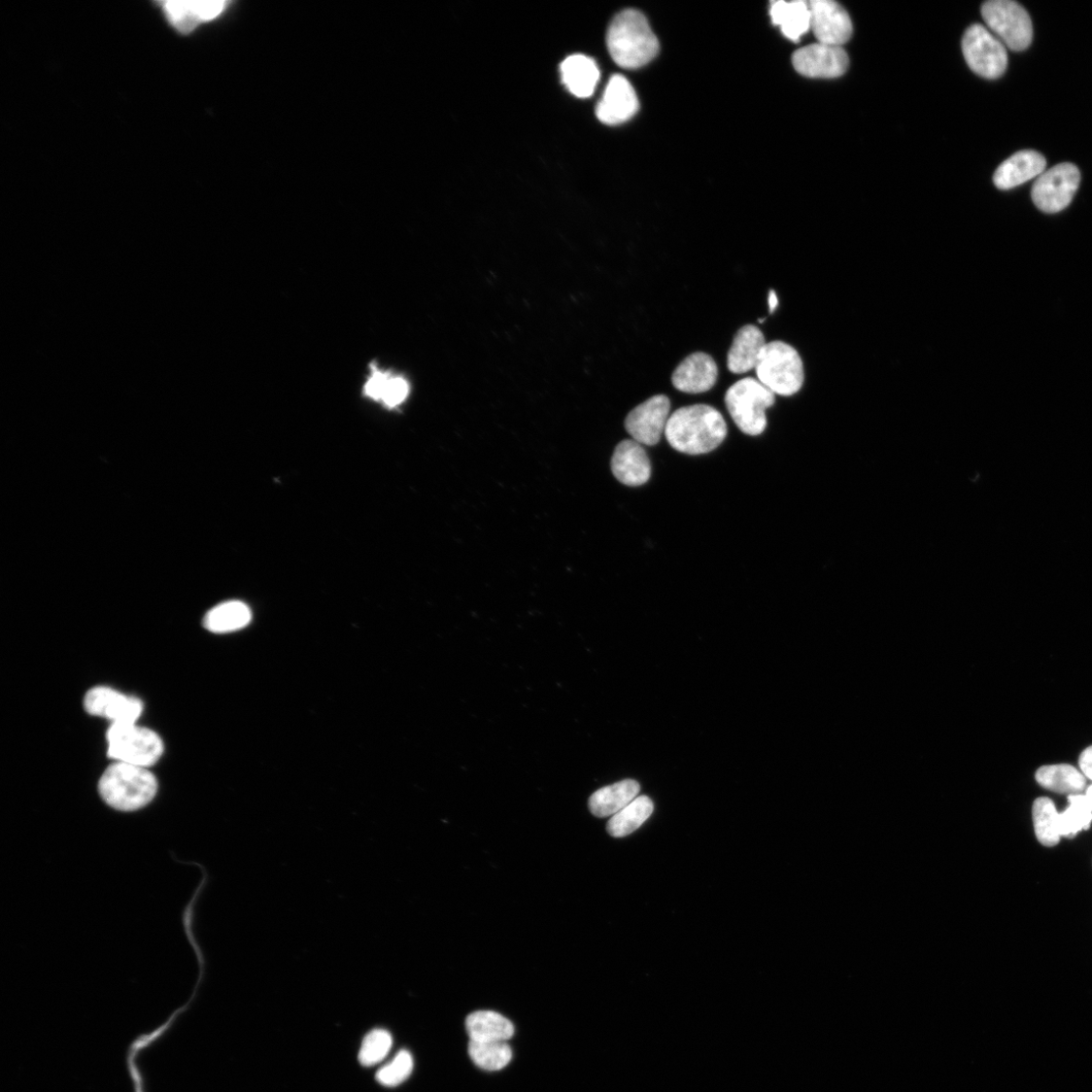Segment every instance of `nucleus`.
Here are the masks:
<instances>
[{"instance_id": "30", "label": "nucleus", "mask_w": 1092, "mask_h": 1092, "mask_svg": "<svg viewBox=\"0 0 1092 1092\" xmlns=\"http://www.w3.org/2000/svg\"><path fill=\"white\" fill-rule=\"evenodd\" d=\"M468 1055L476 1066L487 1071H498L512 1060V1049L507 1042L468 1043Z\"/></svg>"}, {"instance_id": "26", "label": "nucleus", "mask_w": 1092, "mask_h": 1092, "mask_svg": "<svg viewBox=\"0 0 1092 1092\" xmlns=\"http://www.w3.org/2000/svg\"><path fill=\"white\" fill-rule=\"evenodd\" d=\"M251 620V610L246 603L228 601L207 613L203 619V627L214 633H228L246 628Z\"/></svg>"}, {"instance_id": "6", "label": "nucleus", "mask_w": 1092, "mask_h": 1092, "mask_svg": "<svg viewBox=\"0 0 1092 1092\" xmlns=\"http://www.w3.org/2000/svg\"><path fill=\"white\" fill-rule=\"evenodd\" d=\"M107 740L108 756L114 762L149 769L164 752L161 737L136 724H112Z\"/></svg>"}, {"instance_id": "5", "label": "nucleus", "mask_w": 1092, "mask_h": 1092, "mask_svg": "<svg viewBox=\"0 0 1092 1092\" xmlns=\"http://www.w3.org/2000/svg\"><path fill=\"white\" fill-rule=\"evenodd\" d=\"M728 411L738 429L746 435H761L767 427L766 410L776 402V395L758 379L745 378L727 392Z\"/></svg>"}, {"instance_id": "1", "label": "nucleus", "mask_w": 1092, "mask_h": 1092, "mask_svg": "<svg viewBox=\"0 0 1092 1092\" xmlns=\"http://www.w3.org/2000/svg\"><path fill=\"white\" fill-rule=\"evenodd\" d=\"M665 436L679 453L705 455L722 445L728 436V425L718 409L706 404L691 405L671 414Z\"/></svg>"}, {"instance_id": "25", "label": "nucleus", "mask_w": 1092, "mask_h": 1092, "mask_svg": "<svg viewBox=\"0 0 1092 1092\" xmlns=\"http://www.w3.org/2000/svg\"><path fill=\"white\" fill-rule=\"evenodd\" d=\"M1036 780L1043 789L1069 796L1081 794L1086 787L1083 773L1068 764L1043 766L1037 771Z\"/></svg>"}, {"instance_id": "31", "label": "nucleus", "mask_w": 1092, "mask_h": 1092, "mask_svg": "<svg viewBox=\"0 0 1092 1092\" xmlns=\"http://www.w3.org/2000/svg\"><path fill=\"white\" fill-rule=\"evenodd\" d=\"M393 1046L391 1034L386 1030H373L363 1039L358 1060L362 1066L371 1067L382 1063Z\"/></svg>"}, {"instance_id": "2", "label": "nucleus", "mask_w": 1092, "mask_h": 1092, "mask_svg": "<svg viewBox=\"0 0 1092 1092\" xmlns=\"http://www.w3.org/2000/svg\"><path fill=\"white\" fill-rule=\"evenodd\" d=\"M609 53L626 70H636L650 63L659 53L657 37L645 17L627 10L611 22L607 32Z\"/></svg>"}, {"instance_id": "35", "label": "nucleus", "mask_w": 1092, "mask_h": 1092, "mask_svg": "<svg viewBox=\"0 0 1092 1092\" xmlns=\"http://www.w3.org/2000/svg\"><path fill=\"white\" fill-rule=\"evenodd\" d=\"M1085 795L1088 797V799L1092 803V785H1090V787L1086 790Z\"/></svg>"}, {"instance_id": "28", "label": "nucleus", "mask_w": 1092, "mask_h": 1092, "mask_svg": "<svg viewBox=\"0 0 1092 1092\" xmlns=\"http://www.w3.org/2000/svg\"><path fill=\"white\" fill-rule=\"evenodd\" d=\"M1034 831L1038 842L1046 847H1054L1064 839L1061 829V812L1055 803L1048 797H1040L1034 801L1033 809Z\"/></svg>"}, {"instance_id": "18", "label": "nucleus", "mask_w": 1092, "mask_h": 1092, "mask_svg": "<svg viewBox=\"0 0 1092 1092\" xmlns=\"http://www.w3.org/2000/svg\"><path fill=\"white\" fill-rule=\"evenodd\" d=\"M170 24L180 32L189 33L199 24L218 17L227 6L226 2H191V0H170L162 4Z\"/></svg>"}, {"instance_id": "17", "label": "nucleus", "mask_w": 1092, "mask_h": 1092, "mask_svg": "<svg viewBox=\"0 0 1092 1092\" xmlns=\"http://www.w3.org/2000/svg\"><path fill=\"white\" fill-rule=\"evenodd\" d=\"M1045 157L1034 150H1023L1013 154L997 169L994 177L996 187L1008 191L1040 177L1046 168Z\"/></svg>"}, {"instance_id": "29", "label": "nucleus", "mask_w": 1092, "mask_h": 1092, "mask_svg": "<svg viewBox=\"0 0 1092 1092\" xmlns=\"http://www.w3.org/2000/svg\"><path fill=\"white\" fill-rule=\"evenodd\" d=\"M1068 806L1061 812L1062 836L1073 839L1092 824V803L1085 794L1068 796Z\"/></svg>"}, {"instance_id": "10", "label": "nucleus", "mask_w": 1092, "mask_h": 1092, "mask_svg": "<svg viewBox=\"0 0 1092 1092\" xmlns=\"http://www.w3.org/2000/svg\"><path fill=\"white\" fill-rule=\"evenodd\" d=\"M671 417V402L665 395L654 396L635 407L626 419V429L641 446L658 445Z\"/></svg>"}, {"instance_id": "16", "label": "nucleus", "mask_w": 1092, "mask_h": 1092, "mask_svg": "<svg viewBox=\"0 0 1092 1092\" xmlns=\"http://www.w3.org/2000/svg\"><path fill=\"white\" fill-rule=\"evenodd\" d=\"M611 469L622 484L629 487L644 485L652 474L650 459L633 439L622 441L614 451Z\"/></svg>"}, {"instance_id": "24", "label": "nucleus", "mask_w": 1092, "mask_h": 1092, "mask_svg": "<svg viewBox=\"0 0 1092 1092\" xmlns=\"http://www.w3.org/2000/svg\"><path fill=\"white\" fill-rule=\"evenodd\" d=\"M770 15L773 24L781 28L783 35L793 42H798L810 29L809 4L802 0L772 3Z\"/></svg>"}, {"instance_id": "12", "label": "nucleus", "mask_w": 1092, "mask_h": 1092, "mask_svg": "<svg viewBox=\"0 0 1092 1092\" xmlns=\"http://www.w3.org/2000/svg\"><path fill=\"white\" fill-rule=\"evenodd\" d=\"M792 63L805 78L837 79L846 73L848 56L842 47L817 43L797 50Z\"/></svg>"}, {"instance_id": "22", "label": "nucleus", "mask_w": 1092, "mask_h": 1092, "mask_svg": "<svg viewBox=\"0 0 1092 1092\" xmlns=\"http://www.w3.org/2000/svg\"><path fill=\"white\" fill-rule=\"evenodd\" d=\"M469 1041L507 1042L515 1035V1026L507 1017L491 1010L470 1013L465 1019Z\"/></svg>"}, {"instance_id": "20", "label": "nucleus", "mask_w": 1092, "mask_h": 1092, "mask_svg": "<svg viewBox=\"0 0 1092 1092\" xmlns=\"http://www.w3.org/2000/svg\"><path fill=\"white\" fill-rule=\"evenodd\" d=\"M363 393L367 398L393 409L406 401L410 394V385L402 375L383 370L373 363L370 364Z\"/></svg>"}, {"instance_id": "15", "label": "nucleus", "mask_w": 1092, "mask_h": 1092, "mask_svg": "<svg viewBox=\"0 0 1092 1092\" xmlns=\"http://www.w3.org/2000/svg\"><path fill=\"white\" fill-rule=\"evenodd\" d=\"M719 367L712 356L695 353L682 360L672 375L673 386L686 394L710 391L718 382Z\"/></svg>"}, {"instance_id": "7", "label": "nucleus", "mask_w": 1092, "mask_h": 1092, "mask_svg": "<svg viewBox=\"0 0 1092 1092\" xmlns=\"http://www.w3.org/2000/svg\"><path fill=\"white\" fill-rule=\"evenodd\" d=\"M989 30L1009 49L1026 50L1033 40V24L1028 12L1011 0H991L981 8Z\"/></svg>"}, {"instance_id": "32", "label": "nucleus", "mask_w": 1092, "mask_h": 1092, "mask_svg": "<svg viewBox=\"0 0 1092 1092\" xmlns=\"http://www.w3.org/2000/svg\"><path fill=\"white\" fill-rule=\"evenodd\" d=\"M414 1067L413 1057L408 1051H401L391 1064L377 1073V1080L385 1086L394 1087L411 1075Z\"/></svg>"}, {"instance_id": "33", "label": "nucleus", "mask_w": 1092, "mask_h": 1092, "mask_svg": "<svg viewBox=\"0 0 1092 1092\" xmlns=\"http://www.w3.org/2000/svg\"><path fill=\"white\" fill-rule=\"evenodd\" d=\"M1079 768L1085 778L1092 781V745L1083 750L1079 758Z\"/></svg>"}, {"instance_id": "23", "label": "nucleus", "mask_w": 1092, "mask_h": 1092, "mask_svg": "<svg viewBox=\"0 0 1092 1092\" xmlns=\"http://www.w3.org/2000/svg\"><path fill=\"white\" fill-rule=\"evenodd\" d=\"M639 792L640 785L631 779L610 785L597 791L590 797V811L601 818L613 816L638 797Z\"/></svg>"}, {"instance_id": "19", "label": "nucleus", "mask_w": 1092, "mask_h": 1092, "mask_svg": "<svg viewBox=\"0 0 1092 1092\" xmlns=\"http://www.w3.org/2000/svg\"><path fill=\"white\" fill-rule=\"evenodd\" d=\"M766 345L765 335L760 328L750 324L741 327L737 332L728 355L730 371L742 374L755 369Z\"/></svg>"}, {"instance_id": "34", "label": "nucleus", "mask_w": 1092, "mask_h": 1092, "mask_svg": "<svg viewBox=\"0 0 1092 1092\" xmlns=\"http://www.w3.org/2000/svg\"><path fill=\"white\" fill-rule=\"evenodd\" d=\"M768 302H769V310H770V313L772 314L778 308V304H779L778 296L775 293V291H773V290L770 291L769 298H768Z\"/></svg>"}, {"instance_id": "4", "label": "nucleus", "mask_w": 1092, "mask_h": 1092, "mask_svg": "<svg viewBox=\"0 0 1092 1092\" xmlns=\"http://www.w3.org/2000/svg\"><path fill=\"white\" fill-rule=\"evenodd\" d=\"M755 370L758 380L775 395L793 396L804 383V368L799 354L783 341L767 343Z\"/></svg>"}, {"instance_id": "27", "label": "nucleus", "mask_w": 1092, "mask_h": 1092, "mask_svg": "<svg viewBox=\"0 0 1092 1092\" xmlns=\"http://www.w3.org/2000/svg\"><path fill=\"white\" fill-rule=\"evenodd\" d=\"M654 803L645 795L636 797L623 810L614 814L607 824L611 837L624 838L638 830L654 812Z\"/></svg>"}, {"instance_id": "3", "label": "nucleus", "mask_w": 1092, "mask_h": 1092, "mask_svg": "<svg viewBox=\"0 0 1092 1092\" xmlns=\"http://www.w3.org/2000/svg\"><path fill=\"white\" fill-rule=\"evenodd\" d=\"M158 783L155 776L143 767L114 762L99 784V793L111 807L133 811L146 806L155 797Z\"/></svg>"}, {"instance_id": "21", "label": "nucleus", "mask_w": 1092, "mask_h": 1092, "mask_svg": "<svg viewBox=\"0 0 1092 1092\" xmlns=\"http://www.w3.org/2000/svg\"><path fill=\"white\" fill-rule=\"evenodd\" d=\"M561 74L563 83L568 90L579 98L591 96L600 80L596 62L582 54L568 57L561 64Z\"/></svg>"}, {"instance_id": "8", "label": "nucleus", "mask_w": 1092, "mask_h": 1092, "mask_svg": "<svg viewBox=\"0 0 1092 1092\" xmlns=\"http://www.w3.org/2000/svg\"><path fill=\"white\" fill-rule=\"evenodd\" d=\"M962 51L970 70L986 80H998L1008 67L1006 46L987 27L973 25L964 33Z\"/></svg>"}, {"instance_id": "9", "label": "nucleus", "mask_w": 1092, "mask_h": 1092, "mask_svg": "<svg viewBox=\"0 0 1092 1092\" xmlns=\"http://www.w3.org/2000/svg\"><path fill=\"white\" fill-rule=\"evenodd\" d=\"M1079 185L1080 173L1074 164H1058L1036 181L1032 198L1036 207L1044 213L1062 212L1069 206Z\"/></svg>"}, {"instance_id": "14", "label": "nucleus", "mask_w": 1092, "mask_h": 1092, "mask_svg": "<svg viewBox=\"0 0 1092 1092\" xmlns=\"http://www.w3.org/2000/svg\"><path fill=\"white\" fill-rule=\"evenodd\" d=\"M637 95L623 76H613L596 108L600 122L608 126H618L630 120L638 111Z\"/></svg>"}, {"instance_id": "11", "label": "nucleus", "mask_w": 1092, "mask_h": 1092, "mask_svg": "<svg viewBox=\"0 0 1092 1092\" xmlns=\"http://www.w3.org/2000/svg\"><path fill=\"white\" fill-rule=\"evenodd\" d=\"M86 712L112 724H136L143 712L139 698L125 695L113 688L98 686L90 689L84 697Z\"/></svg>"}, {"instance_id": "13", "label": "nucleus", "mask_w": 1092, "mask_h": 1092, "mask_svg": "<svg viewBox=\"0 0 1092 1092\" xmlns=\"http://www.w3.org/2000/svg\"><path fill=\"white\" fill-rule=\"evenodd\" d=\"M810 29L819 43L841 47L852 35V24L846 11L833 0H811Z\"/></svg>"}]
</instances>
